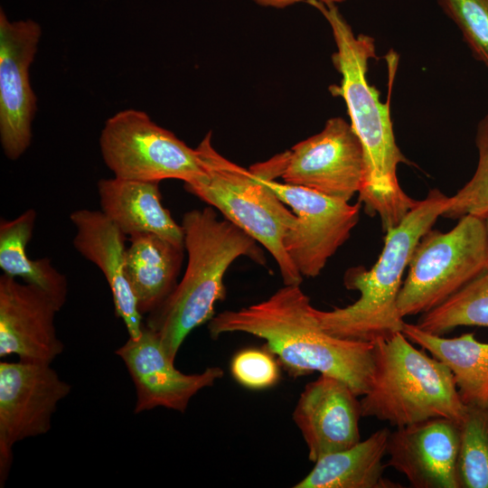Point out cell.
I'll return each mask as SVG.
<instances>
[{"mask_svg": "<svg viewBox=\"0 0 488 488\" xmlns=\"http://www.w3.org/2000/svg\"><path fill=\"white\" fill-rule=\"evenodd\" d=\"M208 329L212 339L244 333L265 341L293 377L318 371L340 379L358 396L366 394L374 370V343L334 337L319 324L314 307L300 285H285L268 298L214 315Z\"/></svg>", "mask_w": 488, "mask_h": 488, "instance_id": "7a4b0ae2", "label": "cell"}, {"mask_svg": "<svg viewBox=\"0 0 488 488\" xmlns=\"http://www.w3.org/2000/svg\"><path fill=\"white\" fill-rule=\"evenodd\" d=\"M76 229L75 249L104 275L113 298L115 313L130 338H138L144 322L126 273V235L101 211L80 209L70 215Z\"/></svg>", "mask_w": 488, "mask_h": 488, "instance_id": "e0dca14e", "label": "cell"}, {"mask_svg": "<svg viewBox=\"0 0 488 488\" xmlns=\"http://www.w3.org/2000/svg\"><path fill=\"white\" fill-rule=\"evenodd\" d=\"M253 1L260 6L281 9V8H285L292 5H295L301 1L306 2L307 0H253ZM317 1L326 3V4L336 5L345 0H317Z\"/></svg>", "mask_w": 488, "mask_h": 488, "instance_id": "83f0119b", "label": "cell"}, {"mask_svg": "<svg viewBox=\"0 0 488 488\" xmlns=\"http://www.w3.org/2000/svg\"><path fill=\"white\" fill-rule=\"evenodd\" d=\"M327 21L336 45L333 63L341 74L339 86L330 90L341 96L347 107L351 126L364 154L365 176L359 202L365 212L379 216L382 230L396 227L418 201L401 188L397 170L407 159L397 145L389 103H382L378 89L370 84L369 61L376 57L374 38L356 35L335 4L307 0Z\"/></svg>", "mask_w": 488, "mask_h": 488, "instance_id": "6da1fadb", "label": "cell"}, {"mask_svg": "<svg viewBox=\"0 0 488 488\" xmlns=\"http://www.w3.org/2000/svg\"><path fill=\"white\" fill-rule=\"evenodd\" d=\"M416 325L437 335L458 326L488 327V267L441 305L422 314Z\"/></svg>", "mask_w": 488, "mask_h": 488, "instance_id": "603a6c76", "label": "cell"}, {"mask_svg": "<svg viewBox=\"0 0 488 488\" xmlns=\"http://www.w3.org/2000/svg\"><path fill=\"white\" fill-rule=\"evenodd\" d=\"M373 343L372 382L360 399L362 417L396 427L434 418L462 419L467 406L444 362L416 348L402 332Z\"/></svg>", "mask_w": 488, "mask_h": 488, "instance_id": "5b68a950", "label": "cell"}, {"mask_svg": "<svg viewBox=\"0 0 488 488\" xmlns=\"http://www.w3.org/2000/svg\"><path fill=\"white\" fill-rule=\"evenodd\" d=\"M459 422L434 418L389 432L387 465L414 488H460Z\"/></svg>", "mask_w": 488, "mask_h": 488, "instance_id": "9a60e30c", "label": "cell"}, {"mask_svg": "<svg viewBox=\"0 0 488 488\" xmlns=\"http://www.w3.org/2000/svg\"><path fill=\"white\" fill-rule=\"evenodd\" d=\"M41 36L37 22L10 21L0 9V141L10 160L20 158L33 138L37 99L29 70Z\"/></svg>", "mask_w": 488, "mask_h": 488, "instance_id": "7c38bea8", "label": "cell"}, {"mask_svg": "<svg viewBox=\"0 0 488 488\" xmlns=\"http://www.w3.org/2000/svg\"><path fill=\"white\" fill-rule=\"evenodd\" d=\"M181 225L187 252L184 275L145 322L173 361L190 333L214 316L215 305L226 295L223 280L230 265L239 257L266 264L258 243L227 219H220L211 206L187 211Z\"/></svg>", "mask_w": 488, "mask_h": 488, "instance_id": "3957f363", "label": "cell"}, {"mask_svg": "<svg viewBox=\"0 0 488 488\" xmlns=\"http://www.w3.org/2000/svg\"><path fill=\"white\" fill-rule=\"evenodd\" d=\"M105 164L115 177L160 183H198L206 172L196 148L160 127L144 111L121 110L108 118L99 136Z\"/></svg>", "mask_w": 488, "mask_h": 488, "instance_id": "ba28073f", "label": "cell"}, {"mask_svg": "<svg viewBox=\"0 0 488 488\" xmlns=\"http://www.w3.org/2000/svg\"><path fill=\"white\" fill-rule=\"evenodd\" d=\"M36 211L28 209L18 217L0 221V267L4 274L21 277L44 291L60 310L68 296V281L48 258L31 259L26 247L33 237Z\"/></svg>", "mask_w": 488, "mask_h": 488, "instance_id": "7402d4cb", "label": "cell"}, {"mask_svg": "<svg viewBox=\"0 0 488 488\" xmlns=\"http://www.w3.org/2000/svg\"><path fill=\"white\" fill-rule=\"evenodd\" d=\"M60 308L39 287L0 277V357L51 364L64 350L55 328Z\"/></svg>", "mask_w": 488, "mask_h": 488, "instance_id": "5bb4252c", "label": "cell"}, {"mask_svg": "<svg viewBox=\"0 0 488 488\" xmlns=\"http://www.w3.org/2000/svg\"><path fill=\"white\" fill-rule=\"evenodd\" d=\"M206 176L184 184L190 193L217 209L266 248L276 260L284 285H301L303 277L289 258L284 239L296 217L258 176L222 156L207 133L196 147Z\"/></svg>", "mask_w": 488, "mask_h": 488, "instance_id": "8992f818", "label": "cell"}, {"mask_svg": "<svg viewBox=\"0 0 488 488\" xmlns=\"http://www.w3.org/2000/svg\"><path fill=\"white\" fill-rule=\"evenodd\" d=\"M126 273L138 311L148 314L159 307L177 286L184 247L150 233L130 236Z\"/></svg>", "mask_w": 488, "mask_h": 488, "instance_id": "d6986e66", "label": "cell"}, {"mask_svg": "<svg viewBox=\"0 0 488 488\" xmlns=\"http://www.w3.org/2000/svg\"><path fill=\"white\" fill-rule=\"evenodd\" d=\"M474 57L488 68V0H437Z\"/></svg>", "mask_w": 488, "mask_h": 488, "instance_id": "484cf974", "label": "cell"}, {"mask_svg": "<svg viewBox=\"0 0 488 488\" xmlns=\"http://www.w3.org/2000/svg\"><path fill=\"white\" fill-rule=\"evenodd\" d=\"M71 390L51 364L0 362V486L13 464V447L44 435L58 403Z\"/></svg>", "mask_w": 488, "mask_h": 488, "instance_id": "30bf717a", "label": "cell"}, {"mask_svg": "<svg viewBox=\"0 0 488 488\" xmlns=\"http://www.w3.org/2000/svg\"><path fill=\"white\" fill-rule=\"evenodd\" d=\"M361 417L358 396L348 384L326 374L305 385L293 411L313 463L361 441Z\"/></svg>", "mask_w": 488, "mask_h": 488, "instance_id": "2e32d148", "label": "cell"}, {"mask_svg": "<svg viewBox=\"0 0 488 488\" xmlns=\"http://www.w3.org/2000/svg\"><path fill=\"white\" fill-rule=\"evenodd\" d=\"M402 333L449 368L466 406L488 407V343L479 342L473 333L446 338L406 322Z\"/></svg>", "mask_w": 488, "mask_h": 488, "instance_id": "44dd1931", "label": "cell"}, {"mask_svg": "<svg viewBox=\"0 0 488 488\" xmlns=\"http://www.w3.org/2000/svg\"><path fill=\"white\" fill-rule=\"evenodd\" d=\"M448 197L437 189L418 201L403 220L386 232L383 249L370 269L355 267L345 272L347 289L360 293L345 307L330 311L314 308L320 326L331 335L348 341L374 343L402 332L404 320L397 308L405 269L422 236L432 229Z\"/></svg>", "mask_w": 488, "mask_h": 488, "instance_id": "277c9868", "label": "cell"}, {"mask_svg": "<svg viewBox=\"0 0 488 488\" xmlns=\"http://www.w3.org/2000/svg\"><path fill=\"white\" fill-rule=\"evenodd\" d=\"M234 380L250 389H264L276 385L280 369L275 356L267 350L244 349L237 352L230 362Z\"/></svg>", "mask_w": 488, "mask_h": 488, "instance_id": "4316f807", "label": "cell"}, {"mask_svg": "<svg viewBox=\"0 0 488 488\" xmlns=\"http://www.w3.org/2000/svg\"><path fill=\"white\" fill-rule=\"evenodd\" d=\"M284 183L349 202L365 176L361 143L343 117L329 118L317 134L282 153Z\"/></svg>", "mask_w": 488, "mask_h": 488, "instance_id": "8fae6325", "label": "cell"}, {"mask_svg": "<svg viewBox=\"0 0 488 488\" xmlns=\"http://www.w3.org/2000/svg\"><path fill=\"white\" fill-rule=\"evenodd\" d=\"M98 192L100 211L126 236L150 233L183 246L182 225L162 204L159 183L114 176L99 180Z\"/></svg>", "mask_w": 488, "mask_h": 488, "instance_id": "ac0fdd59", "label": "cell"}, {"mask_svg": "<svg viewBox=\"0 0 488 488\" xmlns=\"http://www.w3.org/2000/svg\"><path fill=\"white\" fill-rule=\"evenodd\" d=\"M459 428L460 488H488V407L467 406Z\"/></svg>", "mask_w": 488, "mask_h": 488, "instance_id": "cb8c5ba5", "label": "cell"}, {"mask_svg": "<svg viewBox=\"0 0 488 488\" xmlns=\"http://www.w3.org/2000/svg\"><path fill=\"white\" fill-rule=\"evenodd\" d=\"M116 354L125 363L136 391V414L162 407L185 412L191 399L223 377L220 367L185 374L174 367L157 336L144 323L138 338H130Z\"/></svg>", "mask_w": 488, "mask_h": 488, "instance_id": "4fadbf2b", "label": "cell"}, {"mask_svg": "<svg viewBox=\"0 0 488 488\" xmlns=\"http://www.w3.org/2000/svg\"><path fill=\"white\" fill-rule=\"evenodd\" d=\"M488 267L484 219L465 215L449 231L430 229L416 246L397 298L399 315L436 307Z\"/></svg>", "mask_w": 488, "mask_h": 488, "instance_id": "52a82bcc", "label": "cell"}, {"mask_svg": "<svg viewBox=\"0 0 488 488\" xmlns=\"http://www.w3.org/2000/svg\"><path fill=\"white\" fill-rule=\"evenodd\" d=\"M254 174L296 217L284 239L292 263L303 277H317L328 259L349 239L358 223L361 202L350 204L309 188Z\"/></svg>", "mask_w": 488, "mask_h": 488, "instance_id": "9c48e42d", "label": "cell"}, {"mask_svg": "<svg viewBox=\"0 0 488 488\" xmlns=\"http://www.w3.org/2000/svg\"><path fill=\"white\" fill-rule=\"evenodd\" d=\"M389 431L381 428L350 448L326 455L295 488H397L384 477Z\"/></svg>", "mask_w": 488, "mask_h": 488, "instance_id": "ffe728a7", "label": "cell"}, {"mask_svg": "<svg viewBox=\"0 0 488 488\" xmlns=\"http://www.w3.org/2000/svg\"><path fill=\"white\" fill-rule=\"evenodd\" d=\"M484 223H485V228H486V232H487V238H488V217L484 218Z\"/></svg>", "mask_w": 488, "mask_h": 488, "instance_id": "f1b7e54d", "label": "cell"}, {"mask_svg": "<svg viewBox=\"0 0 488 488\" xmlns=\"http://www.w3.org/2000/svg\"><path fill=\"white\" fill-rule=\"evenodd\" d=\"M475 145L478 150L475 172L455 195L448 197L443 217H488V114L477 125Z\"/></svg>", "mask_w": 488, "mask_h": 488, "instance_id": "d4e9b609", "label": "cell"}]
</instances>
